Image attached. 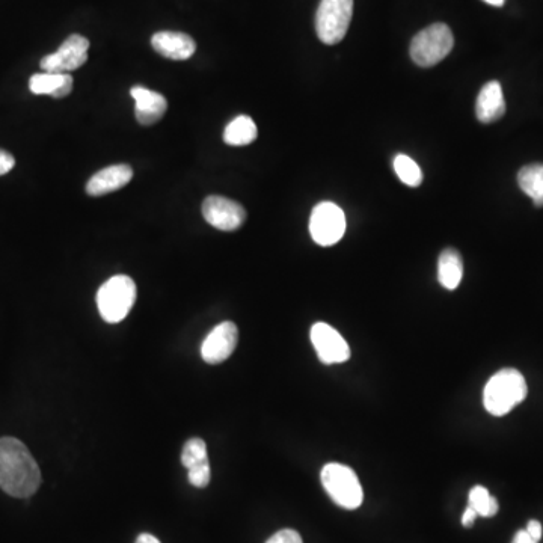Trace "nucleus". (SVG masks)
<instances>
[{
  "label": "nucleus",
  "instance_id": "obj_1",
  "mask_svg": "<svg viewBox=\"0 0 543 543\" xmlns=\"http://www.w3.org/2000/svg\"><path fill=\"white\" fill-rule=\"evenodd\" d=\"M40 485V467L28 447L13 436L0 438V489L14 498H29Z\"/></svg>",
  "mask_w": 543,
  "mask_h": 543
},
{
  "label": "nucleus",
  "instance_id": "obj_2",
  "mask_svg": "<svg viewBox=\"0 0 543 543\" xmlns=\"http://www.w3.org/2000/svg\"><path fill=\"white\" fill-rule=\"evenodd\" d=\"M527 391V382L518 370H501L489 379L483 391L486 411L495 417H503L524 402Z\"/></svg>",
  "mask_w": 543,
  "mask_h": 543
},
{
  "label": "nucleus",
  "instance_id": "obj_3",
  "mask_svg": "<svg viewBox=\"0 0 543 543\" xmlns=\"http://www.w3.org/2000/svg\"><path fill=\"white\" fill-rule=\"evenodd\" d=\"M135 281L127 275H115L97 293V307L105 322L120 323L129 316L136 302Z\"/></svg>",
  "mask_w": 543,
  "mask_h": 543
},
{
  "label": "nucleus",
  "instance_id": "obj_4",
  "mask_svg": "<svg viewBox=\"0 0 543 543\" xmlns=\"http://www.w3.org/2000/svg\"><path fill=\"white\" fill-rule=\"evenodd\" d=\"M453 32L444 23H435L415 35L411 43V58L420 67H433L447 58L453 49Z\"/></svg>",
  "mask_w": 543,
  "mask_h": 543
},
{
  "label": "nucleus",
  "instance_id": "obj_5",
  "mask_svg": "<svg viewBox=\"0 0 543 543\" xmlns=\"http://www.w3.org/2000/svg\"><path fill=\"white\" fill-rule=\"evenodd\" d=\"M322 485L335 504L347 510H355L364 501L361 483L352 468L341 464L323 467Z\"/></svg>",
  "mask_w": 543,
  "mask_h": 543
},
{
  "label": "nucleus",
  "instance_id": "obj_6",
  "mask_svg": "<svg viewBox=\"0 0 543 543\" xmlns=\"http://www.w3.org/2000/svg\"><path fill=\"white\" fill-rule=\"evenodd\" d=\"M353 16V0H322L316 14V31L328 46L346 37Z\"/></svg>",
  "mask_w": 543,
  "mask_h": 543
},
{
  "label": "nucleus",
  "instance_id": "obj_7",
  "mask_svg": "<svg viewBox=\"0 0 543 543\" xmlns=\"http://www.w3.org/2000/svg\"><path fill=\"white\" fill-rule=\"evenodd\" d=\"M346 233V215L343 209L331 201L317 204L311 212L310 234L320 246H332L340 242Z\"/></svg>",
  "mask_w": 543,
  "mask_h": 543
},
{
  "label": "nucleus",
  "instance_id": "obj_8",
  "mask_svg": "<svg viewBox=\"0 0 543 543\" xmlns=\"http://www.w3.org/2000/svg\"><path fill=\"white\" fill-rule=\"evenodd\" d=\"M88 38L79 34L70 35L52 55L41 59V70L47 73H68L82 67L88 61Z\"/></svg>",
  "mask_w": 543,
  "mask_h": 543
},
{
  "label": "nucleus",
  "instance_id": "obj_9",
  "mask_svg": "<svg viewBox=\"0 0 543 543\" xmlns=\"http://www.w3.org/2000/svg\"><path fill=\"white\" fill-rule=\"evenodd\" d=\"M203 216L216 230L236 231L245 224L246 210L230 198L212 195L204 200Z\"/></svg>",
  "mask_w": 543,
  "mask_h": 543
},
{
  "label": "nucleus",
  "instance_id": "obj_10",
  "mask_svg": "<svg viewBox=\"0 0 543 543\" xmlns=\"http://www.w3.org/2000/svg\"><path fill=\"white\" fill-rule=\"evenodd\" d=\"M311 343L323 364H341L350 358V347L340 332L328 323L319 322L311 328Z\"/></svg>",
  "mask_w": 543,
  "mask_h": 543
},
{
  "label": "nucleus",
  "instance_id": "obj_11",
  "mask_svg": "<svg viewBox=\"0 0 543 543\" xmlns=\"http://www.w3.org/2000/svg\"><path fill=\"white\" fill-rule=\"evenodd\" d=\"M239 341V331L233 322H222L204 338L201 356L207 364H221L233 355Z\"/></svg>",
  "mask_w": 543,
  "mask_h": 543
},
{
  "label": "nucleus",
  "instance_id": "obj_12",
  "mask_svg": "<svg viewBox=\"0 0 543 543\" xmlns=\"http://www.w3.org/2000/svg\"><path fill=\"white\" fill-rule=\"evenodd\" d=\"M133 178L132 166L112 165L108 168H103L102 171L94 174L89 178L86 185V194L91 197H103V195L112 194V192L120 191L124 186L129 185Z\"/></svg>",
  "mask_w": 543,
  "mask_h": 543
},
{
  "label": "nucleus",
  "instance_id": "obj_13",
  "mask_svg": "<svg viewBox=\"0 0 543 543\" xmlns=\"http://www.w3.org/2000/svg\"><path fill=\"white\" fill-rule=\"evenodd\" d=\"M130 94L135 100L136 120L142 126H153L159 123L168 111V102L165 97L145 86H135Z\"/></svg>",
  "mask_w": 543,
  "mask_h": 543
},
{
  "label": "nucleus",
  "instance_id": "obj_14",
  "mask_svg": "<svg viewBox=\"0 0 543 543\" xmlns=\"http://www.w3.org/2000/svg\"><path fill=\"white\" fill-rule=\"evenodd\" d=\"M151 46L160 56L172 61H186L194 56L197 44L183 32L162 31L151 38Z\"/></svg>",
  "mask_w": 543,
  "mask_h": 543
},
{
  "label": "nucleus",
  "instance_id": "obj_15",
  "mask_svg": "<svg viewBox=\"0 0 543 543\" xmlns=\"http://www.w3.org/2000/svg\"><path fill=\"white\" fill-rule=\"evenodd\" d=\"M506 114L503 88L500 82L492 80L480 89L476 102V115L480 123H495Z\"/></svg>",
  "mask_w": 543,
  "mask_h": 543
},
{
  "label": "nucleus",
  "instance_id": "obj_16",
  "mask_svg": "<svg viewBox=\"0 0 543 543\" xmlns=\"http://www.w3.org/2000/svg\"><path fill=\"white\" fill-rule=\"evenodd\" d=\"M29 89L35 96L64 99L73 91V76L68 73H38L29 80Z\"/></svg>",
  "mask_w": 543,
  "mask_h": 543
},
{
  "label": "nucleus",
  "instance_id": "obj_17",
  "mask_svg": "<svg viewBox=\"0 0 543 543\" xmlns=\"http://www.w3.org/2000/svg\"><path fill=\"white\" fill-rule=\"evenodd\" d=\"M464 277V261L456 249H445L439 255L438 281L444 289H458Z\"/></svg>",
  "mask_w": 543,
  "mask_h": 543
},
{
  "label": "nucleus",
  "instance_id": "obj_18",
  "mask_svg": "<svg viewBox=\"0 0 543 543\" xmlns=\"http://www.w3.org/2000/svg\"><path fill=\"white\" fill-rule=\"evenodd\" d=\"M518 185L534 206H543V163H531L518 172Z\"/></svg>",
  "mask_w": 543,
  "mask_h": 543
},
{
  "label": "nucleus",
  "instance_id": "obj_19",
  "mask_svg": "<svg viewBox=\"0 0 543 543\" xmlns=\"http://www.w3.org/2000/svg\"><path fill=\"white\" fill-rule=\"evenodd\" d=\"M257 136L258 130L254 120L248 115H239L225 127L224 141L233 147H243L252 144Z\"/></svg>",
  "mask_w": 543,
  "mask_h": 543
},
{
  "label": "nucleus",
  "instance_id": "obj_20",
  "mask_svg": "<svg viewBox=\"0 0 543 543\" xmlns=\"http://www.w3.org/2000/svg\"><path fill=\"white\" fill-rule=\"evenodd\" d=\"M394 171L406 186L418 188L423 183V171L418 163L406 154H397L394 159Z\"/></svg>",
  "mask_w": 543,
  "mask_h": 543
},
{
  "label": "nucleus",
  "instance_id": "obj_21",
  "mask_svg": "<svg viewBox=\"0 0 543 543\" xmlns=\"http://www.w3.org/2000/svg\"><path fill=\"white\" fill-rule=\"evenodd\" d=\"M470 506L476 510L477 515L485 516V518H491V516L498 513L497 498L492 497L488 489L483 488V486H476V488L471 489Z\"/></svg>",
  "mask_w": 543,
  "mask_h": 543
},
{
  "label": "nucleus",
  "instance_id": "obj_22",
  "mask_svg": "<svg viewBox=\"0 0 543 543\" xmlns=\"http://www.w3.org/2000/svg\"><path fill=\"white\" fill-rule=\"evenodd\" d=\"M204 462H209L206 442L201 438L189 439L183 447V453H181V464L189 470V468L204 464Z\"/></svg>",
  "mask_w": 543,
  "mask_h": 543
},
{
  "label": "nucleus",
  "instance_id": "obj_23",
  "mask_svg": "<svg viewBox=\"0 0 543 543\" xmlns=\"http://www.w3.org/2000/svg\"><path fill=\"white\" fill-rule=\"evenodd\" d=\"M189 483L195 488H207L212 479V470H210V462H204V464L195 465V467L188 470Z\"/></svg>",
  "mask_w": 543,
  "mask_h": 543
},
{
  "label": "nucleus",
  "instance_id": "obj_24",
  "mask_svg": "<svg viewBox=\"0 0 543 543\" xmlns=\"http://www.w3.org/2000/svg\"><path fill=\"white\" fill-rule=\"evenodd\" d=\"M266 543H304L302 542L301 534L298 533V531L290 530V528H286V530L278 531V533H275L274 536L270 537L269 540H267Z\"/></svg>",
  "mask_w": 543,
  "mask_h": 543
},
{
  "label": "nucleus",
  "instance_id": "obj_25",
  "mask_svg": "<svg viewBox=\"0 0 543 543\" xmlns=\"http://www.w3.org/2000/svg\"><path fill=\"white\" fill-rule=\"evenodd\" d=\"M16 165V159L8 151L0 150V175L8 174Z\"/></svg>",
  "mask_w": 543,
  "mask_h": 543
},
{
  "label": "nucleus",
  "instance_id": "obj_26",
  "mask_svg": "<svg viewBox=\"0 0 543 543\" xmlns=\"http://www.w3.org/2000/svg\"><path fill=\"white\" fill-rule=\"evenodd\" d=\"M528 536L533 539L534 543H539V540L542 539V525L539 521H530L527 525Z\"/></svg>",
  "mask_w": 543,
  "mask_h": 543
},
{
  "label": "nucleus",
  "instance_id": "obj_27",
  "mask_svg": "<svg viewBox=\"0 0 543 543\" xmlns=\"http://www.w3.org/2000/svg\"><path fill=\"white\" fill-rule=\"evenodd\" d=\"M477 516L479 515H477L476 510H474L473 507L468 506L467 510H465L464 516H462V524H464V527H473L474 521H476Z\"/></svg>",
  "mask_w": 543,
  "mask_h": 543
},
{
  "label": "nucleus",
  "instance_id": "obj_28",
  "mask_svg": "<svg viewBox=\"0 0 543 543\" xmlns=\"http://www.w3.org/2000/svg\"><path fill=\"white\" fill-rule=\"evenodd\" d=\"M512 543H534V542H533V539H531V537L528 536L527 531L521 530L515 534V537H513Z\"/></svg>",
  "mask_w": 543,
  "mask_h": 543
},
{
  "label": "nucleus",
  "instance_id": "obj_29",
  "mask_svg": "<svg viewBox=\"0 0 543 543\" xmlns=\"http://www.w3.org/2000/svg\"><path fill=\"white\" fill-rule=\"evenodd\" d=\"M135 543H160V540L156 536H153V534L142 533L139 534Z\"/></svg>",
  "mask_w": 543,
  "mask_h": 543
},
{
  "label": "nucleus",
  "instance_id": "obj_30",
  "mask_svg": "<svg viewBox=\"0 0 543 543\" xmlns=\"http://www.w3.org/2000/svg\"><path fill=\"white\" fill-rule=\"evenodd\" d=\"M486 4L492 5V7H503L506 0H483Z\"/></svg>",
  "mask_w": 543,
  "mask_h": 543
}]
</instances>
